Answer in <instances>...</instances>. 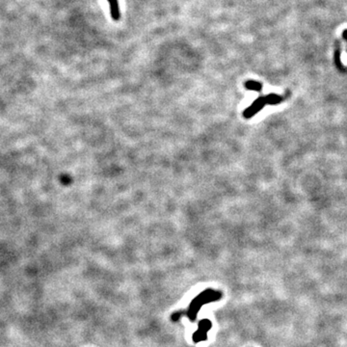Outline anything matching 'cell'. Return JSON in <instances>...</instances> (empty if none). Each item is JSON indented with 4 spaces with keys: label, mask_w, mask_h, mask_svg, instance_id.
Segmentation results:
<instances>
[{
    "label": "cell",
    "mask_w": 347,
    "mask_h": 347,
    "mask_svg": "<svg viewBox=\"0 0 347 347\" xmlns=\"http://www.w3.org/2000/svg\"><path fill=\"white\" fill-rule=\"evenodd\" d=\"M266 98V104H280V102L282 100V98L280 96H278V94H268Z\"/></svg>",
    "instance_id": "obj_6"
},
{
    "label": "cell",
    "mask_w": 347,
    "mask_h": 347,
    "mask_svg": "<svg viewBox=\"0 0 347 347\" xmlns=\"http://www.w3.org/2000/svg\"><path fill=\"white\" fill-rule=\"evenodd\" d=\"M212 328V323L210 320L204 318L199 321L198 329L192 336L193 342L198 344L200 342H206L208 340V334Z\"/></svg>",
    "instance_id": "obj_2"
},
{
    "label": "cell",
    "mask_w": 347,
    "mask_h": 347,
    "mask_svg": "<svg viewBox=\"0 0 347 347\" xmlns=\"http://www.w3.org/2000/svg\"><path fill=\"white\" fill-rule=\"evenodd\" d=\"M266 104V98L264 96H262V98H258L256 100H254L253 102V104L250 107H248L243 115L245 118H251L253 117L254 114H256L260 110H262L264 106Z\"/></svg>",
    "instance_id": "obj_3"
},
{
    "label": "cell",
    "mask_w": 347,
    "mask_h": 347,
    "mask_svg": "<svg viewBox=\"0 0 347 347\" xmlns=\"http://www.w3.org/2000/svg\"><path fill=\"white\" fill-rule=\"evenodd\" d=\"M184 314H186V310H182L174 312L173 314H172V318H172V321L176 322V321L180 320V318L184 316Z\"/></svg>",
    "instance_id": "obj_7"
},
{
    "label": "cell",
    "mask_w": 347,
    "mask_h": 347,
    "mask_svg": "<svg viewBox=\"0 0 347 347\" xmlns=\"http://www.w3.org/2000/svg\"><path fill=\"white\" fill-rule=\"evenodd\" d=\"M245 88L249 89V90L260 92L262 89V83H260L258 81L249 80L245 82Z\"/></svg>",
    "instance_id": "obj_5"
},
{
    "label": "cell",
    "mask_w": 347,
    "mask_h": 347,
    "mask_svg": "<svg viewBox=\"0 0 347 347\" xmlns=\"http://www.w3.org/2000/svg\"><path fill=\"white\" fill-rule=\"evenodd\" d=\"M223 297V294L219 290H214L212 288H206L200 294H198L189 304V307L187 308L186 316L191 322H194L197 318L198 312H200L202 306L218 302Z\"/></svg>",
    "instance_id": "obj_1"
},
{
    "label": "cell",
    "mask_w": 347,
    "mask_h": 347,
    "mask_svg": "<svg viewBox=\"0 0 347 347\" xmlns=\"http://www.w3.org/2000/svg\"><path fill=\"white\" fill-rule=\"evenodd\" d=\"M109 4V11L113 20L118 22L120 18V9L119 0H106Z\"/></svg>",
    "instance_id": "obj_4"
}]
</instances>
